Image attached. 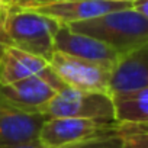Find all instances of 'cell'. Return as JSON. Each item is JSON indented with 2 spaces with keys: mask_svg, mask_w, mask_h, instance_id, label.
<instances>
[{
  "mask_svg": "<svg viewBox=\"0 0 148 148\" xmlns=\"http://www.w3.org/2000/svg\"><path fill=\"white\" fill-rule=\"evenodd\" d=\"M60 25L35 10L13 9L5 5L0 15V44L49 61L55 52L54 39Z\"/></svg>",
  "mask_w": 148,
  "mask_h": 148,
  "instance_id": "1",
  "label": "cell"
},
{
  "mask_svg": "<svg viewBox=\"0 0 148 148\" xmlns=\"http://www.w3.org/2000/svg\"><path fill=\"white\" fill-rule=\"evenodd\" d=\"M68 28L105 42L119 55L148 44V19L132 8L115 10L86 22L71 23Z\"/></svg>",
  "mask_w": 148,
  "mask_h": 148,
  "instance_id": "2",
  "label": "cell"
},
{
  "mask_svg": "<svg viewBox=\"0 0 148 148\" xmlns=\"http://www.w3.org/2000/svg\"><path fill=\"white\" fill-rule=\"evenodd\" d=\"M47 118H82L102 122H115L113 99L108 93L86 92L62 87L44 108Z\"/></svg>",
  "mask_w": 148,
  "mask_h": 148,
  "instance_id": "3",
  "label": "cell"
},
{
  "mask_svg": "<svg viewBox=\"0 0 148 148\" xmlns=\"http://www.w3.org/2000/svg\"><path fill=\"white\" fill-rule=\"evenodd\" d=\"M119 134L115 122L82 118H48L41 128L38 141L44 148H64Z\"/></svg>",
  "mask_w": 148,
  "mask_h": 148,
  "instance_id": "4",
  "label": "cell"
},
{
  "mask_svg": "<svg viewBox=\"0 0 148 148\" xmlns=\"http://www.w3.org/2000/svg\"><path fill=\"white\" fill-rule=\"evenodd\" d=\"M49 68L64 86L97 93H109V83L113 65L54 52L49 58Z\"/></svg>",
  "mask_w": 148,
  "mask_h": 148,
  "instance_id": "5",
  "label": "cell"
},
{
  "mask_svg": "<svg viewBox=\"0 0 148 148\" xmlns=\"http://www.w3.org/2000/svg\"><path fill=\"white\" fill-rule=\"evenodd\" d=\"M65 87L48 67L38 76L0 86V100L26 112L42 113L54 95Z\"/></svg>",
  "mask_w": 148,
  "mask_h": 148,
  "instance_id": "6",
  "label": "cell"
},
{
  "mask_svg": "<svg viewBox=\"0 0 148 148\" xmlns=\"http://www.w3.org/2000/svg\"><path fill=\"white\" fill-rule=\"evenodd\" d=\"M47 119L42 113L26 112L0 100V145L38 141Z\"/></svg>",
  "mask_w": 148,
  "mask_h": 148,
  "instance_id": "7",
  "label": "cell"
},
{
  "mask_svg": "<svg viewBox=\"0 0 148 148\" xmlns=\"http://www.w3.org/2000/svg\"><path fill=\"white\" fill-rule=\"evenodd\" d=\"M141 89H148V44L119 55L109 83L110 96Z\"/></svg>",
  "mask_w": 148,
  "mask_h": 148,
  "instance_id": "8",
  "label": "cell"
},
{
  "mask_svg": "<svg viewBox=\"0 0 148 148\" xmlns=\"http://www.w3.org/2000/svg\"><path fill=\"white\" fill-rule=\"evenodd\" d=\"M131 5L132 3L128 2H113V0H67L34 10L57 21L61 25H71L96 19L115 10L128 9Z\"/></svg>",
  "mask_w": 148,
  "mask_h": 148,
  "instance_id": "9",
  "label": "cell"
},
{
  "mask_svg": "<svg viewBox=\"0 0 148 148\" xmlns=\"http://www.w3.org/2000/svg\"><path fill=\"white\" fill-rule=\"evenodd\" d=\"M54 49L71 57L108 65H115L119 58V54L105 42L80 32H74L68 25H60L54 39Z\"/></svg>",
  "mask_w": 148,
  "mask_h": 148,
  "instance_id": "10",
  "label": "cell"
},
{
  "mask_svg": "<svg viewBox=\"0 0 148 148\" xmlns=\"http://www.w3.org/2000/svg\"><path fill=\"white\" fill-rule=\"evenodd\" d=\"M49 67V61L31 52L6 47L0 52V86L38 76Z\"/></svg>",
  "mask_w": 148,
  "mask_h": 148,
  "instance_id": "11",
  "label": "cell"
},
{
  "mask_svg": "<svg viewBox=\"0 0 148 148\" xmlns=\"http://www.w3.org/2000/svg\"><path fill=\"white\" fill-rule=\"evenodd\" d=\"M118 125L148 123V89L112 95Z\"/></svg>",
  "mask_w": 148,
  "mask_h": 148,
  "instance_id": "12",
  "label": "cell"
},
{
  "mask_svg": "<svg viewBox=\"0 0 148 148\" xmlns=\"http://www.w3.org/2000/svg\"><path fill=\"white\" fill-rule=\"evenodd\" d=\"M64 148H123V142L121 135H112V136H105L99 139H92L87 142H82L77 145L71 147H64Z\"/></svg>",
  "mask_w": 148,
  "mask_h": 148,
  "instance_id": "13",
  "label": "cell"
},
{
  "mask_svg": "<svg viewBox=\"0 0 148 148\" xmlns=\"http://www.w3.org/2000/svg\"><path fill=\"white\" fill-rule=\"evenodd\" d=\"M123 148H148V132L147 131H132L119 132Z\"/></svg>",
  "mask_w": 148,
  "mask_h": 148,
  "instance_id": "14",
  "label": "cell"
},
{
  "mask_svg": "<svg viewBox=\"0 0 148 148\" xmlns=\"http://www.w3.org/2000/svg\"><path fill=\"white\" fill-rule=\"evenodd\" d=\"M61 2H67V0H9L6 6L13 8V9L34 10V9H39V8L55 5V3H61Z\"/></svg>",
  "mask_w": 148,
  "mask_h": 148,
  "instance_id": "15",
  "label": "cell"
},
{
  "mask_svg": "<svg viewBox=\"0 0 148 148\" xmlns=\"http://www.w3.org/2000/svg\"><path fill=\"white\" fill-rule=\"evenodd\" d=\"M131 8L142 15L145 19H148V0H134Z\"/></svg>",
  "mask_w": 148,
  "mask_h": 148,
  "instance_id": "16",
  "label": "cell"
},
{
  "mask_svg": "<svg viewBox=\"0 0 148 148\" xmlns=\"http://www.w3.org/2000/svg\"><path fill=\"white\" fill-rule=\"evenodd\" d=\"M119 132H132V131H147L148 132V123L141 125H118Z\"/></svg>",
  "mask_w": 148,
  "mask_h": 148,
  "instance_id": "17",
  "label": "cell"
},
{
  "mask_svg": "<svg viewBox=\"0 0 148 148\" xmlns=\"http://www.w3.org/2000/svg\"><path fill=\"white\" fill-rule=\"evenodd\" d=\"M0 148H44L39 141H32L26 144H15V145H0Z\"/></svg>",
  "mask_w": 148,
  "mask_h": 148,
  "instance_id": "18",
  "label": "cell"
},
{
  "mask_svg": "<svg viewBox=\"0 0 148 148\" xmlns=\"http://www.w3.org/2000/svg\"><path fill=\"white\" fill-rule=\"evenodd\" d=\"M5 8V0H0V15H2V10Z\"/></svg>",
  "mask_w": 148,
  "mask_h": 148,
  "instance_id": "19",
  "label": "cell"
},
{
  "mask_svg": "<svg viewBox=\"0 0 148 148\" xmlns=\"http://www.w3.org/2000/svg\"><path fill=\"white\" fill-rule=\"evenodd\" d=\"M113 2H128V3H132L134 0H113Z\"/></svg>",
  "mask_w": 148,
  "mask_h": 148,
  "instance_id": "20",
  "label": "cell"
},
{
  "mask_svg": "<svg viewBox=\"0 0 148 148\" xmlns=\"http://www.w3.org/2000/svg\"><path fill=\"white\" fill-rule=\"evenodd\" d=\"M2 49H3V45H2V44H0V52H2Z\"/></svg>",
  "mask_w": 148,
  "mask_h": 148,
  "instance_id": "21",
  "label": "cell"
},
{
  "mask_svg": "<svg viewBox=\"0 0 148 148\" xmlns=\"http://www.w3.org/2000/svg\"><path fill=\"white\" fill-rule=\"evenodd\" d=\"M8 2H9V0H5V5H8Z\"/></svg>",
  "mask_w": 148,
  "mask_h": 148,
  "instance_id": "22",
  "label": "cell"
}]
</instances>
